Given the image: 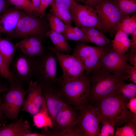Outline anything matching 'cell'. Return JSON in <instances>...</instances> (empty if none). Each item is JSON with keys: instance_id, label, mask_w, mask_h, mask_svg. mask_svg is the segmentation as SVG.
Wrapping results in <instances>:
<instances>
[{"instance_id": "cell-44", "label": "cell", "mask_w": 136, "mask_h": 136, "mask_svg": "<svg viewBox=\"0 0 136 136\" xmlns=\"http://www.w3.org/2000/svg\"><path fill=\"white\" fill-rule=\"evenodd\" d=\"M9 86L3 82L0 78V94L6 92L9 88Z\"/></svg>"}, {"instance_id": "cell-45", "label": "cell", "mask_w": 136, "mask_h": 136, "mask_svg": "<svg viewBox=\"0 0 136 136\" xmlns=\"http://www.w3.org/2000/svg\"><path fill=\"white\" fill-rule=\"evenodd\" d=\"M41 0H31L33 4L34 11L38 13Z\"/></svg>"}, {"instance_id": "cell-11", "label": "cell", "mask_w": 136, "mask_h": 136, "mask_svg": "<svg viewBox=\"0 0 136 136\" xmlns=\"http://www.w3.org/2000/svg\"><path fill=\"white\" fill-rule=\"evenodd\" d=\"M78 122L75 130L77 136H98L100 122L97 115L89 105L79 110Z\"/></svg>"}, {"instance_id": "cell-42", "label": "cell", "mask_w": 136, "mask_h": 136, "mask_svg": "<svg viewBox=\"0 0 136 136\" xmlns=\"http://www.w3.org/2000/svg\"><path fill=\"white\" fill-rule=\"evenodd\" d=\"M1 94H0V128L6 124L5 122L3 119L4 114L2 108L3 102V96H2Z\"/></svg>"}, {"instance_id": "cell-36", "label": "cell", "mask_w": 136, "mask_h": 136, "mask_svg": "<svg viewBox=\"0 0 136 136\" xmlns=\"http://www.w3.org/2000/svg\"><path fill=\"white\" fill-rule=\"evenodd\" d=\"M53 0H41L40 4L37 13L38 16L40 17H43L46 11L48 6L51 5Z\"/></svg>"}, {"instance_id": "cell-20", "label": "cell", "mask_w": 136, "mask_h": 136, "mask_svg": "<svg viewBox=\"0 0 136 136\" xmlns=\"http://www.w3.org/2000/svg\"><path fill=\"white\" fill-rule=\"evenodd\" d=\"M80 28L87 37L89 42L97 46L106 47L112 45V40L108 38L100 30L93 27Z\"/></svg>"}, {"instance_id": "cell-6", "label": "cell", "mask_w": 136, "mask_h": 136, "mask_svg": "<svg viewBox=\"0 0 136 136\" xmlns=\"http://www.w3.org/2000/svg\"><path fill=\"white\" fill-rule=\"evenodd\" d=\"M43 17H40L25 12L20 19L14 33L9 39H23L33 36L42 40L48 30L49 25Z\"/></svg>"}, {"instance_id": "cell-9", "label": "cell", "mask_w": 136, "mask_h": 136, "mask_svg": "<svg viewBox=\"0 0 136 136\" xmlns=\"http://www.w3.org/2000/svg\"><path fill=\"white\" fill-rule=\"evenodd\" d=\"M97 65L124 81L128 79V72L130 66L125 57L116 52L112 45L105 48Z\"/></svg>"}, {"instance_id": "cell-40", "label": "cell", "mask_w": 136, "mask_h": 136, "mask_svg": "<svg viewBox=\"0 0 136 136\" xmlns=\"http://www.w3.org/2000/svg\"><path fill=\"white\" fill-rule=\"evenodd\" d=\"M128 79L135 84H136V67L130 66L128 72Z\"/></svg>"}, {"instance_id": "cell-25", "label": "cell", "mask_w": 136, "mask_h": 136, "mask_svg": "<svg viewBox=\"0 0 136 136\" xmlns=\"http://www.w3.org/2000/svg\"><path fill=\"white\" fill-rule=\"evenodd\" d=\"M32 116L34 124L37 127L51 128V120L48 114L44 103L40 111Z\"/></svg>"}, {"instance_id": "cell-17", "label": "cell", "mask_w": 136, "mask_h": 136, "mask_svg": "<svg viewBox=\"0 0 136 136\" xmlns=\"http://www.w3.org/2000/svg\"><path fill=\"white\" fill-rule=\"evenodd\" d=\"M31 129L29 122L24 120L22 116L16 121L5 124L0 128V136H25L31 132Z\"/></svg>"}, {"instance_id": "cell-4", "label": "cell", "mask_w": 136, "mask_h": 136, "mask_svg": "<svg viewBox=\"0 0 136 136\" xmlns=\"http://www.w3.org/2000/svg\"><path fill=\"white\" fill-rule=\"evenodd\" d=\"M94 9L102 27L105 32H108L113 38L124 16L117 6L116 0H102Z\"/></svg>"}, {"instance_id": "cell-8", "label": "cell", "mask_w": 136, "mask_h": 136, "mask_svg": "<svg viewBox=\"0 0 136 136\" xmlns=\"http://www.w3.org/2000/svg\"><path fill=\"white\" fill-rule=\"evenodd\" d=\"M49 50L56 55L61 67L62 74L58 78L59 84H61L83 76L84 69L81 60L74 55L65 54L49 46Z\"/></svg>"}, {"instance_id": "cell-15", "label": "cell", "mask_w": 136, "mask_h": 136, "mask_svg": "<svg viewBox=\"0 0 136 136\" xmlns=\"http://www.w3.org/2000/svg\"><path fill=\"white\" fill-rule=\"evenodd\" d=\"M28 85V91L21 111L27 112L33 116L40 111L43 105V87L41 83L33 80Z\"/></svg>"}, {"instance_id": "cell-7", "label": "cell", "mask_w": 136, "mask_h": 136, "mask_svg": "<svg viewBox=\"0 0 136 136\" xmlns=\"http://www.w3.org/2000/svg\"><path fill=\"white\" fill-rule=\"evenodd\" d=\"M79 114V110L67 104L55 117L48 135L74 136Z\"/></svg>"}, {"instance_id": "cell-1", "label": "cell", "mask_w": 136, "mask_h": 136, "mask_svg": "<svg viewBox=\"0 0 136 136\" xmlns=\"http://www.w3.org/2000/svg\"><path fill=\"white\" fill-rule=\"evenodd\" d=\"M129 100L115 91L91 106L99 120H110L116 128L128 121L136 122V116L128 109L127 103Z\"/></svg>"}, {"instance_id": "cell-28", "label": "cell", "mask_w": 136, "mask_h": 136, "mask_svg": "<svg viewBox=\"0 0 136 136\" xmlns=\"http://www.w3.org/2000/svg\"><path fill=\"white\" fill-rule=\"evenodd\" d=\"M124 124L123 126L116 128L114 136H136V122L129 120Z\"/></svg>"}, {"instance_id": "cell-34", "label": "cell", "mask_w": 136, "mask_h": 136, "mask_svg": "<svg viewBox=\"0 0 136 136\" xmlns=\"http://www.w3.org/2000/svg\"><path fill=\"white\" fill-rule=\"evenodd\" d=\"M0 75L2 77L8 81L14 82L13 77L0 53Z\"/></svg>"}, {"instance_id": "cell-16", "label": "cell", "mask_w": 136, "mask_h": 136, "mask_svg": "<svg viewBox=\"0 0 136 136\" xmlns=\"http://www.w3.org/2000/svg\"><path fill=\"white\" fill-rule=\"evenodd\" d=\"M25 12L15 7H10L0 15V35L10 38L14 34L19 21Z\"/></svg>"}, {"instance_id": "cell-31", "label": "cell", "mask_w": 136, "mask_h": 136, "mask_svg": "<svg viewBox=\"0 0 136 136\" xmlns=\"http://www.w3.org/2000/svg\"><path fill=\"white\" fill-rule=\"evenodd\" d=\"M11 5L23 10L25 13L32 15L34 11L33 4L31 0H8Z\"/></svg>"}, {"instance_id": "cell-38", "label": "cell", "mask_w": 136, "mask_h": 136, "mask_svg": "<svg viewBox=\"0 0 136 136\" xmlns=\"http://www.w3.org/2000/svg\"><path fill=\"white\" fill-rule=\"evenodd\" d=\"M127 106L128 109L131 113L136 116V97L129 100Z\"/></svg>"}, {"instance_id": "cell-21", "label": "cell", "mask_w": 136, "mask_h": 136, "mask_svg": "<svg viewBox=\"0 0 136 136\" xmlns=\"http://www.w3.org/2000/svg\"><path fill=\"white\" fill-rule=\"evenodd\" d=\"M127 35L119 28L114 39L112 40V46L114 50L120 55L125 57L126 53L129 49L130 42Z\"/></svg>"}, {"instance_id": "cell-18", "label": "cell", "mask_w": 136, "mask_h": 136, "mask_svg": "<svg viewBox=\"0 0 136 136\" xmlns=\"http://www.w3.org/2000/svg\"><path fill=\"white\" fill-rule=\"evenodd\" d=\"M42 41L37 37L30 36L23 39L15 45L24 54L31 56H39L44 52Z\"/></svg>"}, {"instance_id": "cell-26", "label": "cell", "mask_w": 136, "mask_h": 136, "mask_svg": "<svg viewBox=\"0 0 136 136\" xmlns=\"http://www.w3.org/2000/svg\"><path fill=\"white\" fill-rule=\"evenodd\" d=\"M129 100L136 97V85L134 83H127L125 82L120 83L114 91Z\"/></svg>"}, {"instance_id": "cell-33", "label": "cell", "mask_w": 136, "mask_h": 136, "mask_svg": "<svg viewBox=\"0 0 136 136\" xmlns=\"http://www.w3.org/2000/svg\"><path fill=\"white\" fill-rule=\"evenodd\" d=\"M101 127L98 136H113L115 133V127L110 120L105 119L99 120Z\"/></svg>"}, {"instance_id": "cell-19", "label": "cell", "mask_w": 136, "mask_h": 136, "mask_svg": "<svg viewBox=\"0 0 136 136\" xmlns=\"http://www.w3.org/2000/svg\"><path fill=\"white\" fill-rule=\"evenodd\" d=\"M106 48L94 46L78 42L73 55L78 58L84 65L90 61L96 54L104 51Z\"/></svg>"}, {"instance_id": "cell-27", "label": "cell", "mask_w": 136, "mask_h": 136, "mask_svg": "<svg viewBox=\"0 0 136 136\" xmlns=\"http://www.w3.org/2000/svg\"><path fill=\"white\" fill-rule=\"evenodd\" d=\"M119 28L127 34H132L136 30V14L134 13L131 16H124L121 22Z\"/></svg>"}, {"instance_id": "cell-41", "label": "cell", "mask_w": 136, "mask_h": 136, "mask_svg": "<svg viewBox=\"0 0 136 136\" xmlns=\"http://www.w3.org/2000/svg\"><path fill=\"white\" fill-rule=\"evenodd\" d=\"M131 35L129 50L132 51H136V30Z\"/></svg>"}, {"instance_id": "cell-12", "label": "cell", "mask_w": 136, "mask_h": 136, "mask_svg": "<svg viewBox=\"0 0 136 136\" xmlns=\"http://www.w3.org/2000/svg\"><path fill=\"white\" fill-rule=\"evenodd\" d=\"M70 11L72 21L76 27L79 28H95L105 32L95 9L75 2Z\"/></svg>"}, {"instance_id": "cell-29", "label": "cell", "mask_w": 136, "mask_h": 136, "mask_svg": "<svg viewBox=\"0 0 136 136\" xmlns=\"http://www.w3.org/2000/svg\"><path fill=\"white\" fill-rule=\"evenodd\" d=\"M117 6L123 15H129L136 12V0H116Z\"/></svg>"}, {"instance_id": "cell-32", "label": "cell", "mask_w": 136, "mask_h": 136, "mask_svg": "<svg viewBox=\"0 0 136 136\" xmlns=\"http://www.w3.org/2000/svg\"><path fill=\"white\" fill-rule=\"evenodd\" d=\"M51 6V12L61 20L65 24L71 25L72 21L70 10H61L54 6Z\"/></svg>"}, {"instance_id": "cell-22", "label": "cell", "mask_w": 136, "mask_h": 136, "mask_svg": "<svg viewBox=\"0 0 136 136\" xmlns=\"http://www.w3.org/2000/svg\"><path fill=\"white\" fill-rule=\"evenodd\" d=\"M17 48L11 39L0 35V53L9 70Z\"/></svg>"}, {"instance_id": "cell-23", "label": "cell", "mask_w": 136, "mask_h": 136, "mask_svg": "<svg viewBox=\"0 0 136 136\" xmlns=\"http://www.w3.org/2000/svg\"><path fill=\"white\" fill-rule=\"evenodd\" d=\"M45 36L50 39L55 49L62 52L69 54L72 51V48L67 40L62 33L54 31L51 30L48 31Z\"/></svg>"}, {"instance_id": "cell-39", "label": "cell", "mask_w": 136, "mask_h": 136, "mask_svg": "<svg viewBox=\"0 0 136 136\" xmlns=\"http://www.w3.org/2000/svg\"><path fill=\"white\" fill-rule=\"evenodd\" d=\"M102 0H74L77 3H82L94 9L95 7Z\"/></svg>"}, {"instance_id": "cell-3", "label": "cell", "mask_w": 136, "mask_h": 136, "mask_svg": "<svg viewBox=\"0 0 136 136\" xmlns=\"http://www.w3.org/2000/svg\"><path fill=\"white\" fill-rule=\"evenodd\" d=\"M90 85V77L85 74L79 78L59 85L67 103L78 110L89 104Z\"/></svg>"}, {"instance_id": "cell-43", "label": "cell", "mask_w": 136, "mask_h": 136, "mask_svg": "<svg viewBox=\"0 0 136 136\" xmlns=\"http://www.w3.org/2000/svg\"><path fill=\"white\" fill-rule=\"evenodd\" d=\"M11 5L8 0H0V15L10 7Z\"/></svg>"}, {"instance_id": "cell-46", "label": "cell", "mask_w": 136, "mask_h": 136, "mask_svg": "<svg viewBox=\"0 0 136 136\" xmlns=\"http://www.w3.org/2000/svg\"><path fill=\"white\" fill-rule=\"evenodd\" d=\"M25 136H45V134L42 133L31 132L26 134Z\"/></svg>"}, {"instance_id": "cell-14", "label": "cell", "mask_w": 136, "mask_h": 136, "mask_svg": "<svg viewBox=\"0 0 136 136\" xmlns=\"http://www.w3.org/2000/svg\"><path fill=\"white\" fill-rule=\"evenodd\" d=\"M55 84L42 85L44 104L52 124L57 114L68 104Z\"/></svg>"}, {"instance_id": "cell-13", "label": "cell", "mask_w": 136, "mask_h": 136, "mask_svg": "<svg viewBox=\"0 0 136 136\" xmlns=\"http://www.w3.org/2000/svg\"><path fill=\"white\" fill-rule=\"evenodd\" d=\"M38 57L35 76L37 79L36 81L42 85L58 83L56 76L57 64L55 58L51 54H44V52Z\"/></svg>"}, {"instance_id": "cell-24", "label": "cell", "mask_w": 136, "mask_h": 136, "mask_svg": "<svg viewBox=\"0 0 136 136\" xmlns=\"http://www.w3.org/2000/svg\"><path fill=\"white\" fill-rule=\"evenodd\" d=\"M67 40H72L88 43L89 41L82 30L77 27L65 24V29L62 33Z\"/></svg>"}, {"instance_id": "cell-10", "label": "cell", "mask_w": 136, "mask_h": 136, "mask_svg": "<svg viewBox=\"0 0 136 136\" xmlns=\"http://www.w3.org/2000/svg\"><path fill=\"white\" fill-rule=\"evenodd\" d=\"M35 56L26 55L21 52L13 59L9 70L14 81L23 86L28 84L35 78L36 58Z\"/></svg>"}, {"instance_id": "cell-2", "label": "cell", "mask_w": 136, "mask_h": 136, "mask_svg": "<svg viewBox=\"0 0 136 136\" xmlns=\"http://www.w3.org/2000/svg\"><path fill=\"white\" fill-rule=\"evenodd\" d=\"M88 75L91 81L90 105L96 103L114 92L120 83L125 81L97 65Z\"/></svg>"}, {"instance_id": "cell-37", "label": "cell", "mask_w": 136, "mask_h": 136, "mask_svg": "<svg viewBox=\"0 0 136 136\" xmlns=\"http://www.w3.org/2000/svg\"><path fill=\"white\" fill-rule=\"evenodd\" d=\"M126 60H127L134 67H136V51H129L126 52L125 55Z\"/></svg>"}, {"instance_id": "cell-5", "label": "cell", "mask_w": 136, "mask_h": 136, "mask_svg": "<svg viewBox=\"0 0 136 136\" xmlns=\"http://www.w3.org/2000/svg\"><path fill=\"white\" fill-rule=\"evenodd\" d=\"M8 82L9 88L3 96L2 108L4 114L3 119L5 122L7 119L14 122L18 119L19 113L28 89H24L23 86L18 82Z\"/></svg>"}, {"instance_id": "cell-47", "label": "cell", "mask_w": 136, "mask_h": 136, "mask_svg": "<svg viewBox=\"0 0 136 136\" xmlns=\"http://www.w3.org/2000/svg\"></svg>"}, {"instance_id": "cell-35", "label": "cell", "mask_w": 136, "mask_h": 136, "mask_svg": "<svg viewBox=\"0 0 136 136\" xmlns=\"http://www.w3.org/2000/svg\"><path fill=\"white\" fill-rule=\"evenodd\" d=\"M75 2L74 0H53L50 5L61 10H70Z\"/></svg>"}, {"instance_id": "cell-30", "label": "cell", "mask_w": 136, "mask_h": 136, "mask_svg": "<svg viewBox=\"0 0 136 136\" xmlns=\"http://www.w3.org/2000/svg\"><path fill=\"white\" fill-rule=\"evenodd\" d=\"M46 18L51 30L62 33L65 29V24L61 20L51 12L47 14Z\"/></svg>"}]
</instances>
